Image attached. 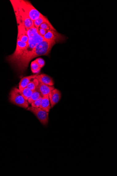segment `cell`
<instances>
[{
    "instance_id": "cell-13",
    "label": "cell",
    "mask_w": 117,
    "mask_h": 176,
    "mask_svg": "<svg viewBox=\"0 0 117 176\" xmlns=\"http://www.w3.org/2000/svg\"><path fill=\"white\" fill-rule=\"evenodd\" d=\"M19 89L20 94H21V95L25 100L26 101H27L28 99L30 98V97L31 96L33 91H34L27 87Z\"/></svg>"
},
{
    "instance_id": "cell-7",
    "label": "cell",
    "mask_w": 117,
    "mask_h": 176,
    "mask_svg": "<svg viewBox=\"0 0 117 176\" xmlns=\"http://www.w3.org/2000/svg\"><path fill=\"white\" fill-rule=\"evenodd\" d=\"M43 37L44 40H54L56 42L62 41L63 38L62 35L54 30L48 31Z\"/></svg>"
},
{
    "instance_id": "cell-8",
    "label": "cell",
    "mask_w": 117,
    "mask_h": 176,
    "mask_svg": "<svg viewBox=\"0 0 117 176\" xmlns=\"http://www.w3.org/2000/svg\"><path fill=\"white\" fill-rule=\"evenodd\" d=\"M62 97L60 91L58 89H54L49 96L51 108H52L60 100Z\"/></svg>"
},
{
    "instance_id": "cell-3",
    "label": "cell",
    "mask_w": 117,
    "mask_h": 176,
    "mask_svg": "<svg viewBox=\"0 0 117 176\" xmlns=\"http://www.w3.org/2000/svg\"><path fill=\"white\" fill-rule=\"evenodd\" d=\"M9 100L14 105L25 109L29 107L28 102L23 97L19 92V89L16 88H13L10 92Z\"/></svg>"
},
{
    "instance_id": "cell-21",
    "label": "cell",
    "mask_w": 117,
    "mask_h": 176,
    "mask_svg": "<svg viewBox=\"0 0 117 176\" xmlns=\"http://www.w3.org/2000/svg\"><path fill=\"white\" fill-rule=\"evenodd\" d=\"M47 31H48L46 30L40 28L39 27L38 29V34L42 37L44 36Z\"/></svg>"
},
{
    "instance_id": "cell-16",
    "label": "cell",
    "mask_w": 117,
    "mask_h": 176,
    "mask_svg": "<svg viewBox=\"0 0 117 176\" xmlns=\"http://www.w3.org/2000/svg\"><path fill=\"white\" fill-rule=\"evenodd\" d=\"M39 82L36 78L34 79V80L31 81L27 85V87L32 91H34L36 89L37 86L38 85Z\"/></svg>"
},
{
    "instance_id": "cell-10",
    "label": "cell",
    "mask_w": 117,
    "mask_h": 176,
    "mask_svg": "<svg viewBox=\"0 0 117 176\" xmlns=\"http://www.w3.org/2000/svg\"><path fill=\"white\" fill-rule=\"evenodd\" d=\"M37 79L39 82L49 86H53L54 85V81L52 78L45 74L38 75L35 78Z\"/></svg>"
},
{
    "instance_id": "cell-9",
    "label": "cell",
    "mask_w": 117,
    "mask_h": 176,
    "mask_svg": "<svg viewBox=\"0 0 117 176\" xmlns=\"http://www.w3.org/2000/svg\"><path fill=\"white\" fill-rule=\"evenodd\" d=\"M36 89L39 91L42 96L46 95L49 96L55 88L54 86H49L39 82V85Z\"/></svg>"
},
{
    "instance_id": "cell-14",
    "label": "cell",
    "mask_w": 117,
    "mask_h": 176,
    "mask_svg": "<svg viewBox=\"0 0 117 176\" xmlns=\"http://www.w3.org/2000/svg\"><path fill=\"white\" fill-rule=\"evenodd\" d=\"M44 22H50L46 17L42 15L36 20L34 21V26L37 29H38L41 24Z\"/></svg>"
},
{
    "instance_id": "cell-2",
    "label": "cell",
    "mask_w": 117,
    "mask_h": 176,
    "mask_svg": "<svg viewBox=\"0 0 117 176\" xmlns=\"http://www.w3.org/2000/svg\"><path fill=\"white\" fill-rule=\"evenodd\" d=\"M56 44V42L54 40H43L42 42L38 43L25 61L23 66L21 73H23L27 70L30 61L34 58L40 56L49 55L53 46Z\"/></svg>"
},
{
    "instance_id": "cell-5",
    "label": "cell",
    "mask_w": 117,
    "mask_h": 176,
    "mask_svg": "<svg viewBox=\"0 0 117 176\" xmlns=\"http://www.w3.org/2000/svg\"><path fill=\"white\" fill-rule=\"evenodd\" d=\"M13 7H16L18 11L22 18L24 24L27 31L31 28L34 27V21L30 19L26 13L20 6L19 1H10Z\"/></svg>"
},
{
    "instance_id": "cell-15",
    "label": "cell",
    "mask_w": 117,
    "mask_h": 176,
    "mask_svg": "<svg viewBox=\"0 0 117 176\" xmlns=\"http://www.w3.org/2000/svg\"><path fill=\"white\" fill-rule=\"evenodd\" d=\"M41 96H42L41 94L36 89L34 90L33 91L32 95L28 99L27 101L30 104H31L32 102L37 100Z\"/></svg>"
},
{
    "instance_id": "cell-18",
    "label": "cell",
    "mask_w": 117,
    "mask_h": 176,
    "mask_svg": "<svg viewBox=\"0 0 117 176\" xmlns=\"http://www.w3.org/2000/svg\"><path fill=\"white\" fill-rule=\"evenodd\" d=\"M39 28L49 30L56 31L54 27L51 24L50 22H44L40 25Z\"/></svg>"
},
{
    "instance_id": "cell-6",
    "label": "cell",
    "mask_w": 117,
    "mask_h": 176,
    "mask_svg": "<svg viewBox=\"0 0 117 176\" xmlns=\"http://www.w3.org/2000/svg\"><path fill=\"white\" fill-rule=\"evenodd\" d=\"M27 110L31 111L34 114L38 119L40 123L44 125H46L49 122V112L46 111L41 109L29 107Z\"/></svg>"
},
{
    "instance_id": "cell-4",
    "label": "cell",
    "mask_w": 117,
    "mask_h": 176,
    "mask_svg": "<svg viewBox=\"0 0 117 176\" xmlns=\"http://www.w3.org/2000/svg\"><path fill=\"white\" fill-rule=\"evenodd\" d=\"M20 6L33 21L38 19L42 14L32 6L30 2L25 1H19Z\"/></svg>"
},
{
    "instance_id": "cell-11",
    "label": "cell",
    "mask_w": 117,
    "mask_h": 176,
    "mask_svg": "<svg viewBox=\"0 0 117 176\" xmlns=\"http://www.w3.org/2000/svg\"><path fill=\"white\" fill-rule=\"evenodd\" d=\"M39 108L47 112H49L51 108L50 99L48 95H46L42 96L41 104Z\"/></svg>"
},
{
    "instance_id": "cell-19",
    "label": "cell",
    "mask_w": 117,
    "mask_h": 176,
    "mask_svg": "<svg viewBox=\"0 0 117 176\" xmlns=\"http://www.w3.org/2000/svg\"><path fill=\"white\" fill-rule=\"evenodd\" d=\"M42 96H40L37 100L32 102L31 103V106L35 108H39L41 104Z\"/></svg>"
},
{
    "instance_id": "cell-20",
    "label": "cell",
    "mask_w": 117,
    "mask_h": 176,
    "mask_svg": "<svg viewBox=\"0 0 117 176\" xmlns=\"http://www.w3.org/2000/svg\"><path fill=\"white\" fill-rule=\"evenodd\" d=\"M39 66L41 68L44 67L45 65V62L44 59L41 58H39L35 60Z\"/></svg>"
},
{
    "instance_id": "cell-12",
    "label": "cell",
    "mask_w": 117,
    "mask_h": 176,
    "mask_svg": "<svg viewBox=\"0 0 117 176\" xmlns=\"http://www.w3.org/2000/svg\"><path fill=\"white\" fill-rule=\"evenodd\" d=\"M38 75V74H37L26 76V77L22 78L19 83V88L22 89L26 87L31 80L36 78Z\"/></svg>"
},
{
    "instance_id": "cell-17",
    "label": "cell",
    "mask_w": 117,
    "mask_h": 176,
    "mask_svg": "<svg viewBox=\"0 0 117 176\" xmlns=\"http://www.w3.org/2000/svg\"><path fill=\"white\" fill-rule=\"evenodd\" d=\"M30 67H31L32 72L34 73H37L39 72L41 69L35 60L32 62L31 65H30Z\"/></svg>"
},
{
    "instance_id": "cell-1",
    "label": "cell",
    "mask_w": 117,
    "mask_h": 176,
    "mask_svg": "<svg viewBox=\"0 0 117 176\" xmlns=\"http://www.w3.org/2000/svg\"><path fill=\"white\" fill-rule=\"evenodd\" d=\"M27 35L29 38L28 44L25 48L18 61L13 67L17 71L21 72L25 61L33 52L36 45L44 40L38 32V29L34 27L27 31Z\"/></svg>"
}]
</instances>
